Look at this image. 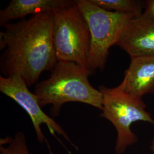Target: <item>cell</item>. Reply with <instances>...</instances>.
Segmentation results:
<instances>
[{"label": "cell", "instance_id": "1", "mask_svg": "<svg viewBox=\"0 0 154 154\" xmlns=\"http://www.w3.org/2000/svg\"><path fill=\"white\" fill-rule=\"evenodd\" d=\"M0 33V70L4 77L18 75L28 87L43 72H51L58 60L53 42V11L8 23Z\"/></svg>", "mask_w": 154, "mask_h": 154}, {"label": "cell", "instance_id": "2", "mask_svg": "<svg viewBox=\"0 0 154 154\" xmlns=\"http://www.w3.org/2000/svg\"><path fill=\"white\" fill-rule=\"evenodd\" d=\"M50 77L36 85L34 94L41 107L51 105V116H58L65 103L88 104L102 110L103 95L89 82L93 72L75 62L58 61Z\"/></svg>", "mask_w": 154, "mask_h": 154}, {"label": "cell", "instance_id": "3", "mask_svg": "<svg viewBox=\"0 0 154 154\" xmlns=\"http://www.w3.org/2000/svg\"><path fill=\"white\" fill-rule=\"evenodd\" d=\"M75 2L90 32L87 67L93 72L97 69L103 70L110 48L116 45L125 30L137 16L131 13L106 11L90 0H76Z\"/></svg>", "mask_w": 154, "mask_h": 154}, {"label": "cell", "instance_id": "4", "mask_svg": "<svg viewBox=\"0 0 154 154\" xmlns=\"http://www.w3.org/2000/svg\"><path fill=\"white\" fill-rule=\"evenodd\" d=\"M99 90L103 95L100 116L115 127L117 134L115 150L116 154H123L128 147L138 141L131 129L132 123L142 121L154 125V119L146 110L142 99L127 91L123 81L115 88L102 85Z\"/></svg>", "mask_w": 154, "mask_h": 154}, {"label": "cell", "instance_id": "5", "mask_svg": "<svg viewBox=\"0 0 154 154\" xmlns=\"http://www.w3.org/2000/svg\"><path fill=\"white\" fill-rule=\"evenodd\" d=\"M53 14V42L57 60L87 67L90 32L75 1L69 5L55 9Z\"/></svg>", "mask_w": 154, "mask_h": 154}, {"label": "cell", "instance_id": "6", "mask_svg": "<svg viewBox=\"0 0 154 154\" xmlns=\"http://www.w3.org/2000/svg\"><path fill=\"white\" fill-rule=\"evenodd\" d=\"M28 88L24 80L18 75L8 77L0 76V91L14 100L28 113L39 142L47 141L41 127L42 124H45L53 136L56 137V134H58L77 149L62 127L42 110L38 98Z\"/></svg>", "mask_w": 154, "mask_h": 154}, {"label": "cell", "instance_id": "7", "mask_svg": "<svg viewBox=\"0 0 154 154\" xmlns=\"http://www.w3.org/2000/svg\"><path fill=\"white\" fill-rule=\"evenodd\" d=\"M131 58L154 57V22L135 17L122 34L116 44Z\"/></svg>", "mask_w": 154, "mask_h": 154}, {"label": "cell", "instance_id": "8", "mask_svg": "<svg viewBox=\"0 0 154 154\" xmlns=\"http://www.w3.org/2000/svg\"><path fill=\"white\" fill-rule=\"evenodd\" d=\"M123 81L127 91L139 98L154 94V57L131 58Z\"/></svg>", "mask_w": 154, "mask_h": 154}, {"label": "cell", "instance_id": "9", "mask_svg": "<svg viewBox=\"0 0 154 154\" xmlns=\"http://www.w3.org/2000/svg\"><path fill=\"white\" fill-rule=\"evenodd\" d=\"M72 0H12L8 5L0 11V25L4 26L11 21L24 19L28 15H35L44 11L72 4Z\"/></svg>", "mask_w": 154, "mask_h": 154}, {"label": "cell", "instance_id": "10", "mask_svg": "<svg viewBox=\"0 0 154 154\" xmlns=\"http://www.w3.org/2000/svg\"><path fill=\"white\" fill-rule=\"evenodd\" d=\"M94 4L108 11L133 14L139 16L143 13V3L135 0H90Z\"/></svg>", "mask_w": 154, "mask_h": 154}, {"label": "cell", "instance_id": "11", "mask_svg": "<svg viewBox=\"0 0 154 154\" xmlns=\"http://www.w3.org/2000/svg\"><path fill=\"white\" fill-rule=\"evenodd\" d=\"M1 154H30L26 136L19 131L14 137L7 136L0 140Z\"/></svg>", "mask_w": 154, "mask_h": 154}, {"label": "cell", "instance_id": "12", "mask_svg": "<svg viewBox=\"0 0 154 154\" xmlns=\"http://www.w3.org/2000/svg\"><path fill=\"white\" fill-rule=\"evenodd\" d=\"M142 16L154 22V0H148L145 2V9Z\"/></svg>", "mask_w": 154, "mask_h": 154}, {"label": "cell", "instance_id": "13", "mask_svg": "<svg viewBox=\"0 0 154 154\" xmlns=\"http://www.w3.org/2000/svg\"><path fill=\"white\" fill-rule=\"evenodd\" d=\"M151 149L152 154H154V138H153V139H152V142H151Z\"/></svg>", "mask_w": 154, "mask_h": 154}, {"label": "cell", "instance_id": "14", "mask_svg": "<svg viewBox=\"0 0 154 154\" xmlns=\"http://www.w3.org/2000/svg\"><path fill=\"white\" fill-rule=\"evenodd\" d=\"M68 152H69V154H72V152H70V151H68Z\"/></svg>", "mask_w": 154, "mask_h": 154}, {"label": "cell", "instance_id": "15", "mask_svg": "<svg viewBox=\"0 0 154 154\" xmlns=\"http://www.w3.org/2000/svg\"><path fill=\"white\" fill-rule=\"evenodd\" d=\"M50 154H53V152H52V151H50Z\"/></svg>", "mask_w": 154, "mask_h": 154}]
</instances>
